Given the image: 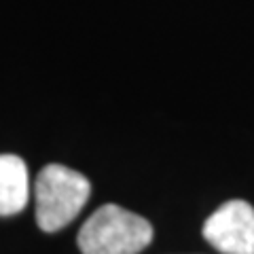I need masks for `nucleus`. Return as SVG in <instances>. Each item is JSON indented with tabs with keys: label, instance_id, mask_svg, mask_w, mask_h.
I'll return each mask as SVG.
<instances>
[{
	"label": "nucleus",
	"instance_id": "1",
	"mask_svg": "<svg viewBox=\"0 0 254 254\" xmlns=\"http://www.w3.org/2000/svg\"><path fill=\"white\" fill-rule=\"evenodd\" d=\"M76 242L83 254H138L153 242V227L121 205L106 203L85 220Z\"/></svg>",
	"mask_w": 254,
	"mask_h": 254
},
{
	"label": "nucleus",
	"instance_id": "4",
	"mask_svg": "<svg viewBox=\"0 0 254 254\" xmlns=\"http://www.w3.org/2000/svg\"><path fill=\"white\" fill-rule=\"evenodd\" d=\"M28 165L17 155H0V216L19 214L28 203Z\"/></svg>",
	"mask_w": 254,
	"mask_h": 254
},
{
	"label": "nucleus",
	"instance_id": "3",
	"mask_svg": "<svg viewBox=\"0 0 254 254\" xmlns=\"http://www.w3.org/2000/svg\"><path fill=\"white\" fill-rule=\"evenodd\" d=\"M203 237L222 254H254V208L244 199L225 201L205 220Z\"/></svg>",
	"mask_w": 254,
	"mask_h": 254
},
{
	"label": "nucleus",
	"instance_id": "2",
	"mask_svg": "<svg viewBox=\"0 0 254 254\" xmlns=\"http://www.w3.org/2000/svg\"><path fill=\"white\" fill-rule=\"evenodd\" d=\"M34 195L38 227L45 233H55L83 210L91 195V182L66 165L49 163L36 176Z\"/></svg>",
	"mask_w": 254,
	"mask_h": 254
}]
</instances>
